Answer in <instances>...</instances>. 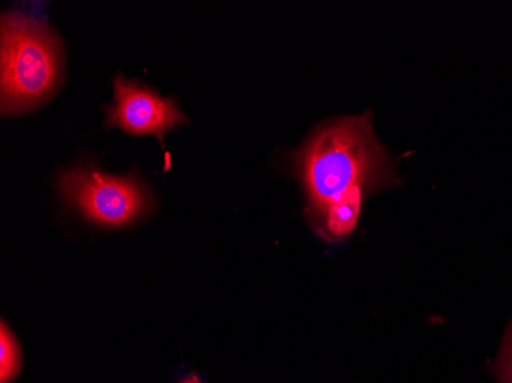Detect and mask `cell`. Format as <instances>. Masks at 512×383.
Masks as SVG:
<instances>
[{
	"instance_id": "277c9868",
	"label": "cell",
	"mask_w": 512,
	"mask_h": 383,
	"mask_svg": "<svg viewBox=\"0 0 512 383\" xmlns=\"http://www.w3.org/2000/svg\"><path fill=\"white\" fill-rule=\"evenodd\" d=\"M114 105L106 109V126L132 135H157L188 123L177 103L119 76L114 82Z\"/></svg>"
},
{
	"instance_id": "3957f363",
	"label": "cell",
	"mask_w": 512,
	"mask_h": 383,
	"mask_svg": "<svg viewBox=\"0 0 512 383\" xmlns=\"http://www.w3.org/2000/svg\"><path fill=\"white\" fill-rule=\"evenodd\" d=\"M60 194L86 220L125 227L152 207L149 190L135 178L112 177L77 167L59 178Z\"/></svg>"
},
{
	"instance_id": "7a4b0ae2",
	"label": "cell",
	"mask_w": 512,
	"mask_h": 383,
	"mask_svg": "<svg viewBox=\"0 0 512 383\" xmlns=\"http://www.w3.org/2000/svg\"><path fill=\"white\" fill-rule=\"evenodd\" d=\"M0 40L2 114H23L42 105L60 85V40L45 20L22 11L2 17Z\"/></svg>"
},
{
	"instance_id": "52a82bcc",
	"label": "cell",
	"mask_w": 512,
	"mask_h": 383,
	"mask_svg": "<svg viewBox=\"0 0 512 383\" xmlns=\"http://www.w3.org/2000/svg\"><path fill=\"white\" fill-rule=\"evenodd\" d=\"M180 383H203L200 380V377L197 374H191V376L186 377V379L181 380Z\"/></svg>"
},
{
	"instance_id": "5b68a950",
	"label": "cell",
	"mask_w": 512,
	"mask_h": 383,
	"mask_svg": "<svg viewBox=\"0 0 512 383\" xmlns=\"http://www.w3.org/2000/svg\"><path fill=\"white\" fill-rule=\"evenodd\" d=\"M22 370V350L7 322L0 325V383H13Z\"/></svg>"
},
{
	"instance_id": "6da1fadb",
	"label": "cell",
	"mask_w": 512,
	"mask_h": 383,
	"mask_svg": "<svg viewBox=\"0 0 512 383\" xmlns=\"http://www.w3.org/2000/svg\"><path fill=\"white\" fill-rule=\"evenodd\" d=\"M293 166L306 192L307 220L329 243L353 235L370 195L401 184L370 112L319 126L296 151Z\"/></svg>"
},
{
	"instance_id": "8992f818",
	"label": "cell",
	"mask_w": 512,
	"mask_h": 383,
	"mask_svg": "<svg viewBox=\"0 0 512 383\" xmlns=\"http://www.w3.org/2000/svg\"><path fill=\"white\" fill-rule=\"evenodd\" d=\"M496 376L499 383H512V321L503 334L499 356L496 361Z\"/></svg>"
}]
</instances>
